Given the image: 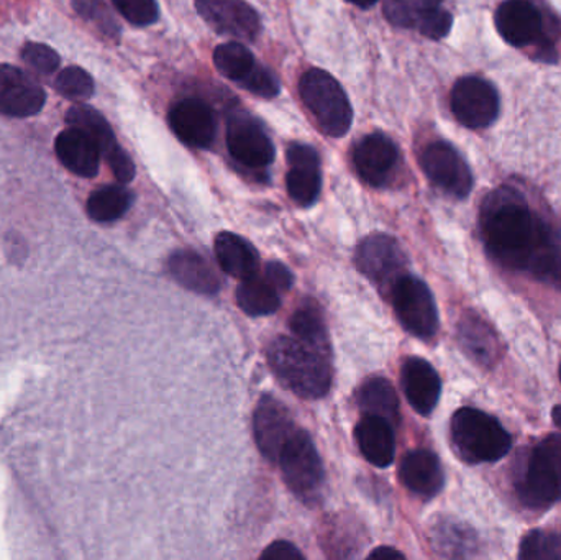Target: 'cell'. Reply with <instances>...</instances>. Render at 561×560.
Returning a JSON list of instances; mask_svg holds the SVG:
<instances>
[{"mask_svg": "<svg viewBox=\"0 0 561 560\" xmlns=\"http://www.w3.org/2000/svg\"><path fill=\"white\" fill-rule=\"evenodd\" d=\"M46 94L42 85L16 66L0 62V114L26 118L42 112Z\"/></svg>", "mask_w": 561, "mask_h": 560, "instance_id": "9a60e30c", "label": "cell"}, {"mask_svg": "<svg viewBox=\"0 0 561 560\" xmlns=\"http://www.w3.org/2000/svg\"><path fill=\"white\" fill-rule=\"evenodd\" d=\"M290 332L294 338L299 339L304 344L332 355L330 347L329 331H327L325 321H323L322 311L319 305L312 299H306L299 308L290 316Z\"/></svg>", "mask_w": 561, "mask_h": 560, "instance_id": "83f0119b", "label": "cell"}, {"mask_svg": "<svg viewBox=\"0 0 561 560\" xmlns=\"http://www.w3.org/2000/svg\"><path fill=\"white\" fill-rule=\"evenodd\" d=\"M353 5L359 7V9H369V7L375 5L378 0H348Z\"/></svg>", "mask_w": 561, "mask_h": 560, "instance_id": "7bdbcfd3", "label": "cell"}, {"mask_svg": "<svg viewBox=\"0 0 561 560\" xmlns=\"http://www.w3.org/2000/svg\"><path fill=\"white\" fill-rule=\"evenodd\" d=\"M401 384L409 404L422 416H428L437 407L442 395V380L437 370L421 357L405 358L401 368Z\"/></svg>", "mask_w": 561, "mask_h": 560, "instance_id": "d6986e66", "label": "cell"}, {"mask_svg": "<svg viewBox=\"0 0 561 560\" xmlns=\"http://www.w3.org/2000/svg\"><path fill=\"white\" fill-rule=\"evenodd\" d=\"M458 339L461 347L471 358L481 365H491L497 361L500 341L486 321L477 312H465L458 324Z\"/></svg>", "mask_w": 561, "mask_h": 560, "instance_id": "d4e9b609", "label": "cell"}, {"mask_svg": "<svg viewBox=\"0 0 561 560\" xmlns=\"http://www.w3.org/2000/svg\"><path fill=\"white\" fill-rule=\"evenodd\" d=\"M290 411L272 395H265L256 404L253 413V436L260 453L278 462L280 450L296 433Z\"/></svg>", "mask_w": 561, "mask_h": 560, "instance_id": "4fadbf2b", "label": "cell"}, {"mask_svg": "<svg viewBox=\"0 0 561 560\" xmlns=\"http://www.w3.org/2000/svg\"><path fill=\"white\" fill-rule=\"evenodd\" d=\"M368 558L376 560L404 559V555L399 552L398 549L381 546V548H376L375 551L369 552Z\"/></svg>", "mask_w": 561, "mask_h": 560, "instance_id": "b9f144b4", "label": "cell"}, {"mask_svg": "<svg viewBox=\"0 0 561 560\" xmlns=\"http://www.w3.org/2000/svg\"><path fill=\"white\" fill-rule=\"evenodd\" d=\"M278 464L287 489L306 505H316L322 495L325 472L316 444L309 434L297 427L280 450Z\"/></svg>", "mask_w": 561, "mask_h": 560, "instance_id": "8992f818", "label": "cell"}, {"mask_svg": "<svg viewBox=\"0 0 561 560\" xmlns=\"http://www.w3.org/2000/svg\"><path fill=\"white\" fill-rule=\"evenodd\" d=\"M392 308L402 328L419 339H432L438 331V309L428 286L417 276L404 275L394 283Z\"/></svg>", "mask_w": 561, "mask_h": 560, "instance_id": "ba28073f", "label": "cell"}, {"mask_svg": "<svg viewBox=\"0 0 561 560\" xmlns=\"http://www.w3.org/2000/svg\"><path fill=\"white\" fill-rule=\"evenodd\" d=\"M536 278L561 292V240L536 273Z\"/></svg>", "mask_w": 561, "mask_h": 560, "instance_id": "f35d334b", "label": "cell"}, {"mask_svg": "<svg viewBox=\"0 0 561 560\" xmlns=\"http://www.w3.org/2000/svg\"><path fill=\"white\" fill-rule=\"evenodd\" d=\"M402 485L422 499H432L444 489L445 473L440 460L427 449L409 453L399 469Z\"/></svg>", "mask_w": 561, "mask_h": 560, "instance_id": "44dd1931", "label": "cell"}, {"mask_svg": "<svg viewBox=\"0 0 561 560\" xmlns=\"http://www.w3.org/2000/svg\"><path fill=\"white\" fill-rule=\"evenodd\" d=\"M497 32L504 42L516 48L537 46L539 58L550 62L557 52L546 33V20L533 0H506L496 10Z\"/></svg>", "mask_w": 561, "mask_h": 560, "instance_id": "52a82bcc", "label": "cell"}, {"mask_svg": "<svg viewBox=\"0 0 561 560\" xmlns=\"http://www.w3.org/2000/svg\"><path fill=\"white\" fill-rule=\"evenodd\" d=\"M444 0H386L385 15L392 25L401 28H421L438 10Z\"/></svg>", "mask_w": 561, "mask_h": 560, "instance_id": "4dcf8cb0", "label": "cell"}, {"mask_svg": "<svg viewBox=\"0 0 561 560\" xmlns=\"http://www.w3.org/2000/svg\"><path fill=\"white\" fill-rule=\"evenodd\" d=\"M134 203V194L124 186H104L88 199V216L95 222H115L125 216Z\"/></svg>", "mask_w": 561, "mask_h": 560, "instance_id": "f546056e", "label": "cell"}, {"mask_svg": "<svg viewBox=\"0 0 561 560\" xmlns=\"http://www.w3.org/2000/svg\"><path fill=\"white\" fill-rule=\"evenodd\" d=\"M196 9L220 35L252 42L262 32L259 13L245 0H196Z\"/></svg>", "mask_w": 561, "mask_h": 560, "instance_id": "5bb4252c", "label": "cell"}, {"mask_svg": "<svg viewBox=\"0 0 561 560\" xmlns=\"http://www.w3.org/2000/svg\"><path fill=\"white\" fill-rule=\"evenodd\" d=\"M560 380H561V365H560Z\"/></svg>", "mask_w": 561, "mask_h": 560, "instance_id": "f6af8a7d", "label": "cell"}, {"mask_svg": "<svg viewBox=\"0 0 561 560\" xmlns=\"http://www.w3.org/2000/svg\"><path fill=\"white\" fill-rule=\"evenodd\" d=\"M66 122H68L69 127L81 128L85 134L91 135L95 144L101 148V153L105 161L114 157L118 151L124 150L118 145L114 130H112L108 122L105 121L104 115L95 111V108L89 107V105H75V107L69 108L66 112Z\"/></svg>", "mask_w": 561, "mask_h": 560, "instance_id": "f1b7e54d", "label": "cell"}, {"mask_svg": "<svg viewBox=\"0 0 561 560\" xmlns=\"http://www.w3.org/2000/svg\"><path fill=\"white\" fill-rule=\"evenodd\" d=\"M356 404L363 414L385 418L392 426L401 420L399 398L391 381L382 377H371L363 381L356 391Z\"/></svg>", "mask_w": 561, "mask_h": 560, "instance_id": "4316f807", "label": "cell"}, {"mask_svg": "<svg viewBox=\"0 0 561 560\" xmlns=\"http://www.w3.org/2000/svg\"><path fill=\"white\" fill-rule=\"evenodd\" d=\"M481 230L494 260L533 275L560 240L513 187H500L484 199Z\"/></svg>", "mask_w": 561, "mask_h": 560, "instance_id": "6da1fadb", "label": "cell"}, {"mask_svg": "<svg viewBox=\"0 0 561 560\" xmlns=\"http://www.w3.org/2000/svg\"><path fill=\"white\" fill-rule=\"evenodd\" d=\"M230 155L247 168H266L275 160V145L263 125L245 112L230 115L227 122Z\"/></svg>", "mask_w": 561, "mask_h": 560, "instance_id": "7c38bea8", "label": "cell"}, {"mask_svg": "<svg viewBox=\"0 0 561 560\" xmlns=\"http://www.w3.org/2000/svg\"><path fill=\"white\" fill-rule=\"evenodd\" d=\"M500 94L486 79L467 76L458 79L451 91L455 118L471 130L490 127L500 115Z\"/></svg>", "mask_w": 561, "mask_h": 560, "instance_id": "30bf717a", "label": "cell"}, {"mask_svg": "<svg viewBox=\"0 0 561 560\" xmlns=\"http://www.w3.org/2000/svg\"><path fill=\"white\" fill-rule=\"evenodd\" d=\"M171 130L183 144L194 148H209L216 138V118L206 102L184 99L173 105L168 115Z\"/></svg>", "mask_w": 561, "mask_h": 560, "instance_id": "e0dca14e", "label": "cell"}, {"mask_svg": "<svg viewBox=\"0 0 561 560\" xmlns=\"http://www.w3.org/2000/svg\"><path fill=\"white\" fill-rule=\"evenodd\" d=\"M355 265L369 282L391 293L394 283L405 275L408 260L398 240L386 233H371L356 247Z\"/></svg>", "mask_w": 561, "mask_h": 560, "instance_id": "9c48e42d", "label": "cell"}, {"mask_svg": "<svg viewBox=\"0 0 561 560\" xmlns=\"http://www.w3.org/2000/svg\"><path fill=\"white\" fill-rule=\"evenodd\" d=\"M286 186L290 199L302 207L312 206L322 190L320 158L309 145L294 144L287 150Z\"/></svg>", "mask_w": 561, "mask_h": 560, "instance_id": "2e32d148", "label": "cell"}, {"mask_svg": "<svg viewBox=\"0 0 561 560\" xmlns=\"http://www.w3.org/2000/svg\"><path fill=\"white\" fill-rule=\"evenodd\" d=\"M425 176L444 193L465 199L473 190V174L457 148L447 141H435L421 157Z\"/></svg>", "mask_w": 561, "mask_h": 560, "instance_id": "8fae6325", "label": "cell"}, {"mask_svg": "<svg viewBox=\"0 0 561 560\" xmlns=\"http://www.w3.org/2000/svg\"><path fill=\"white\" fill-rule=\"evenodd\" d=\"M519 559L561 560L560 533L533 532L520 542Z\"/></svg>", "mask_w": 561, "mask_h": 560, "instance_id": "d6a6232c", "label": "cell"}, {"mask_svg": "<svg viewBox=\"0 0 561 560\" xmlns=\"http://www.w3.org/2000/svg\"><path fill=\"white\" fill-rule=\"evenodd\" d=\"M22 59L39 75H51L61 65V58L51 46L30 42L22 48Z\"/></svg>", "mask_w": 561, "mask_h": 560, "instance_id": "d590c367", "label": "cell"}, {"mask_svg": "<svg viewBox=\"0 0 561 560\" xmlns=\"http://www.w3.org/2000/svg\"><path fill=\"white\" fill-rule=\"evenodd\" d=\"M214 65L220 75L230 81L242 84L259 62L253 58L252 52L239 42L222 43L214 52Z\"/></svg>", "mask_w": 561, "mask_h": 560, "instance_id": "1f68e13d", "label": "cell"}, {"mask_svg": "<svg viewBox=\"0 0 561 560\" xmlns=\"http://www.w3.org/2000/svg\"><path fill=\"white\" fill-rule=\"evenodd\" d=\"M517 495L529 508H549L561 500V436L546 437L527 459Z\"/></svg>", "mask_w": 561, "mask_h": 560, "instance_id": "5b68a950", "label": "cell"}, {"mask_svg": "<svg viewBox=\"0 0 561 560\" xmlns=\"http://www.w3.org/2000/svg\"><path fill=\"white\" fill-rule=\"evenodd\" d=\"M265 273L284 293L289 292L290 286H293V275H290L289 270H287L283 263L270 262L268 265L265 266Z\"/></svg>", "mask_w": 561, "mask_h": 560, "instance_id": "60d3db41", "label": "cell"}, {"mask_svg": "<svg viewBox=\"0 0 561 560\" xmlns=\"http://www.w3.org/2000/svg\"><path fill=\"white\" fill-rule=\"evenodd\" d=\"M168 272L174 282L197 295L214 296L220 292L216 270L194 250H176L168 260Z\"/></svg>", "mask_w": 561, "mask_h": 560, "instance_id": "7402d4cb", "label": "cell"}, {"mask_svg": "<svg viewBox=\"0 0 561 560\" xmlns=\"http://www.w3.org/2000/svg\"><path fill=\"white\" fill-rule=\"evenodd\" d=\"M214 252L220 268L232 278L247 279L259 273V252L249 240L237 233L220 232L214 242Z\"/></svg>", "mask_w": 561, "mask_h": 560, "instance_id": "cb8c5ba5", "label": "cell"}, {"mask_svg": "<svg viewBox=\"0 0 561 560\" xmlns=\"http://www.w3.org/2000/svg\"><path fill=\"white\" fill-rule=\"evenodd\" d=\"M363 457L373 466L386 469L396 456L394 426L385 418L365 414L355 431Z\"/></svg>", "mask_w": 561, "mask_h": 560, "instance_id": "603a6c76", "label": "cell"}, {"mask_svg": "<svg viewBox=\"0 0 561 560\" xmlns=\"http://www.w3.org/2000/svg\"><path fill=\"white\" fill-rule=\"evenodd\" d=\"M125 20L137 26H148L158 20L157 0H112Z\"/></svg>", "mask_w": 561, "mask_h": 560, "instance_id": "8d00e7d4", "label": "cell"}, {"mask_svg": "<svg viewBox=\"0 0 561 560\" xmlns=\"http://www.w3.org/2000/svg\"><path fill=\"white\" fill-rule=\"evenodd\" d=\"M398 158L394 141L382 134L366 135L353 151V163L359 178L373 187L388 183Z\"/></svg>", "mask_w": 561, "mask_h": 560, "instance_id": "ac0fdd59", "label": "cell"}, {"mask_svg": "<svg viewBox=\"0 0 561 560\" xmlns=\"http://www.w3.org/2000/svg\"><path fill=\"white\" fill-rule=\"evenodd\" d=\"M283 293L265 272H259L250 278L242 279V285L237 288V305L245 315L253 318L275 315Z\"/></svg>", "mask_w": 561, "mask_h": 560, "instance_id": "484cf974", "label": "cell"}, {"mask_svg": "<svg viewBox=\"0 0 561 560\" xmlns=\"http://www.w3.org/2000/svg\"><path fill=\"white\" fill-rule=\"evenodd\" d=\"M55 151L62 167L81 178H94L101 167V148L81 128L69 127L56 137Z\"/></svg>", "mask_w": 561, "mask_h": 560, "instance_id": "ffe728a7", "label": "cell"}, {"mask_svg": "<svg viewBox=\"0 0 561 560\" xmlns=\"http://www.w3.org/2000/svg\"><path fill=\"white\" fill-rule=\"evenodd\" d=\"M72 7L85 22L101 30L105 36L117 38L121 26L104 0H72Z\"/></svg>", "mask_w": 561, "mask_h": 560, "instance_id": "e575fe53", "label": "cell"}, {"mask_svg": "<svg viewBox=\"0 0 561 560\" xmlns=\"http://www.w3.org/2000/svg\"><path fill=\"white\" fill-rule=\"evenodd\" d=\"M263 560H302L304 555L287 541H276L263 551Z\"/></svg>", "mask_w": 561, "mask_h": 560, "instance_id": "ab89813d", "label": "cell"}, {"mask_svg": "<svg viewBox=\"0 0 561 560\" xmlns=\"http://www.w3.org/2000/svg\"><path fill=\"white\" fill-rule=\"evenodd\" d=\"M332 355L323 354L299 339L279 335L268 347V364L287 390L302 400H320L332 388Z\"/></svg>", "mask_w": 561, "mask_h": 560, "instance_id": "7a4b0ae2", "label": "cell"}, {"mask_svg": "<svg viewBox=\"0 0 561 560\" xmlns=\"http://www.w3.org/2000/svg\"><path fill=\"white\" fill-rule=\"evenodd\" d=\"M240 85L252 94L260 95V98L272 99L279 94L278 79L268 68H263L260 65H256L252 75Z\"/></svg>", "mask_w": 561, "mask_h": 560, "instance_id": "74e56055", "label": "cell"}, {"mask_svg": "<svg viewBox=\"0 0 561 560\" xmlns=\"http://www.w3.org/2000/svg\"><path fill=\"white\" fill-rule=\"evenodd\" d=\"M299 94L323 134L340 138L350 130L353 108L340 82L322 69H309L299 82Z\"/></svg>", "mask_w": 561, "mask_h": 560, "instance_id": "277c9868", "label": "cell"}, {"mask_svg": "<svg viewBox=\"0 0 561 560\" xmlns=\"http://www.w3.org/2000/svg\"><path fill=\"white\" fill-rule=\"evenodd\" d=\"M56 91L69 101H85L94 94V79L79 66H68L55 81Z\"/></svg>", "mask_w": 561, "mask_h": 560, "instance_id": "836d02e7", "label": "cell"}, {"mask_svg": "<svg viewBox=\"0 0 561 560\" xmlns=\"http://www.w3.org/2000/svg\"><path fill=\"white\" fill-rule=\"evenodd\" d=\"M553 421H556L557 426L561 430V407L553 408Z\"/></svg>", "mask_w": 561, "mask_h": 560, "instance_id": "ee69618b", "label": "cell"}, {"mask_svg": "<svg viewBox=\"0 0 561 560\" xmlns=\"http://www.w3.org/2000/svg\"><path fill=\"white\" fill-rule=\"evenodd\" d=\"M451 443L468 464L496 462L507 456L513 439L496 418L477 408H461L451 418Z\"/></svg>", "mask_w": 561, "mask_h": 560, "instance_id": "3957f363", "label": "cell"}]
</instances>
